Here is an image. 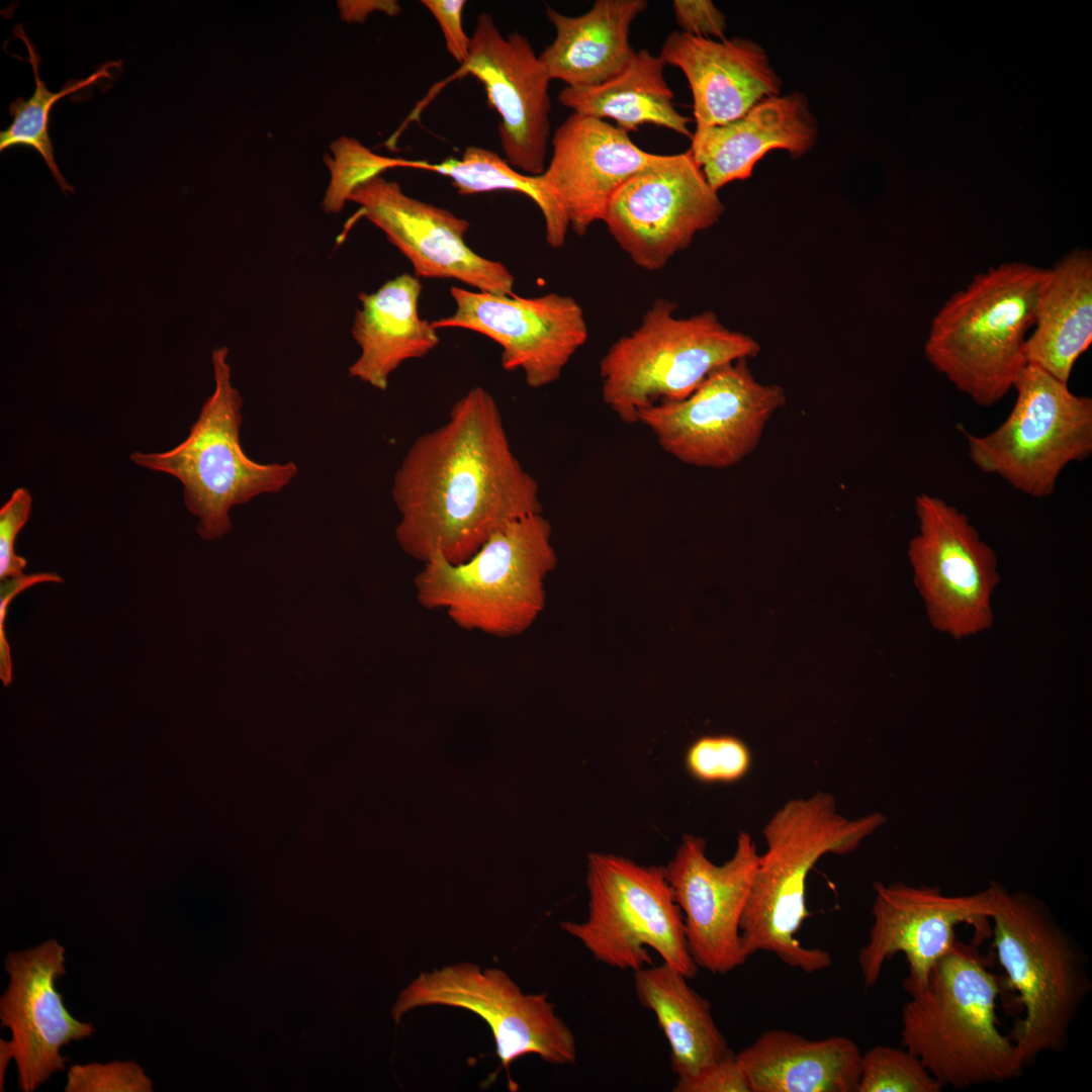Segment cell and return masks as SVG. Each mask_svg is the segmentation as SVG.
I'll return each instance as SVG.
<instances>
[{"label":"cell","instance_id":"obj_1","mask_svg":"<svg viewBox=\"0 0 1092 1092\" xmlns=\"http://www.w3.org/2000/svg\"><path fill=\"white\" fill-rule=\"evenodd\" d=\"M396 540L421 562L458 564L493 534L541 514L539 485L509 441L493 396L474 386L438 428L419 436L393 477Z\"/></svg>","mask_w":1092,"mask_h":1092},{"label":"cell","instance_id":"obj_2","mask_svg":"<svg viewBox=\"0 0 1092 1092\" xmlns=\"http://www.w3.org/2000/svg\"><path fill=\"white\" fill-rule=\"evenodd\" d=\"M886 821L880 812L849 819L838 813L834 796L826 792L789 800L777 810L763 828L766 850L759 855L740 921L745 956L771 952L806 973L830 967L828 951L806 947L796 937L810 916L808 874L824 854L854 851Z\"/></svg>","mask_w":1092,"mask_h":1092},{"label":"cell","instance_id":"obj_3","mask_svg":"<svg viewBox=\"0 0 1092 1092\" xmlns=\"http://www.w3.org/2000/svg\"><path fill=\"white\" fill-rule=\"evenodd\" d=\"M999 979L961 941L932 968L926 986L902 1007L904 1049L942 1087L968 1089L1017 1077L1013 1040L997 1027Z\"/></svg>","mask_w":1092,"mask_h":1092},{"label":"cell","instance_id":"obj_4","mask_svg":"<svg viewBox=\"0 0 1092 1092\" xmlns=\"http://www.w3.org/2000/svg\"><path fill=\"white\" fill-rule=\"evenodd\" d=\"M1048 270L1004 263L977 274L934 315L924 353L929 363L976 403L999 401L1026 366Z\"/></svg>","mask_w":1092,"mask_h":1092},{"label":"cell","instance_id":"obj_5","mask_svg":"<svg viewBox=\"0 0 1092 1092\" xmlns=\"http://www.w3.org/2000/svg\"><path fill=\"white\" fill-rule=\"evenodd\" d=\"M994 887L991 934L1007 982L1024 1010L1012 1039L1023 1070L1040 1054L1065 1048L1092 982L1087 956L1046 903L999 883Z\"/></svg>","mask_w":1092,"mask_h":1092},{"label":"cell","instance_id":"obj_6","mask_svg":"<svg viewBox=\"0 0 1092 1092\" xmlns=\"http://www.w3.org/2000/svg\"><path fill=\"white\" fill-rule=\"evenodd\" d=\"M551 538L541 513L503 528L462 563L435 556L415 578L418 602L463 630L518 636L545 607V580L557 564Z\"/></svg>","mask_w":1092,"mask_h":1092},{"label":"cell","instance_id":"obj_7","mask_svg":"<svg viewBox=\"0 0 1092 1092\" xmlns=\"http://www.w3.org/2000/svg\"><path fill=\"white\" fill-rule=\"evenodd\" d=\"M676 304L657 299L641 324L600 361L604 402L626 424L640 411L688 397L713 371L760 352L752 337L725 327L713 311L676 317Z\"/></svg>","mask_w":1092,"mask_h":1092},{"label":"cell","instance_id":"obj_8","mask_svg":"<svg viewBox=\"0 0 1092 1092\" xmlns=\"http://www.w3.org/2000/svg\"><path fill=\"white\" fill-rule=\"evenodd\" d=\"M228 347L212 351L213 393L203 403L186 439L165 452L130 454L136 465L177 478L184 504L199 519L196 531L207 541L232 530L230 510L261 493L282 490L297 473L293 462L259 463L240 441L243 398L231 381Z\"/></svg>","mask_w":1092,"mask_h":1092},{"label":"cell","instance_id":"obj_9","mask_svg":"<svg viewBox=\"0 0 1092 1092\" xmlns=\"http://www.w3.org/2000/svg\"><path fill=\"white\" fill-rule=\"evenodd\" d=\"M588 913L560 927L598 962L636 972L652 965L648 951L693 979L698 973L687 944L682 913L664 867H645L623 856L587 855Z\"/></svg>","mask_w":1092,"mask_h":1092},{"label":"cell","instance_id":"obj_10","mask_svg":"<svg viewBox=\"0 0 1092 1092\" xmlns=\"http://www.w3.org/2000/svg\"><path fill=\"white\" fill-rule=\"evenodd\" d=\"M1013 388L1016 400L997 429L984 436L965 433L969 456L983 472L1027 495L1046 497L1063 469L1092 452V399L1032 364Z\"/></svg>","mask_w":1092,"mask_h":1092},{"label":"cell","instance_id":"obj_11","mask_svg":"<svg viewBox=\"0 0 1092 1092\" xmlns=\"http://www.w3.org/2000/svg\"><path fill=\"white\" fill-rule=\"evenodd\" d=\"M786 401L780 385L759 382L742 359L713 371L688 397L640 411L637 423L678 461L724 469L756 449L765 426Z\"/></svg>","mask_w":1092,"mask_h":1092},{"label":"cell","instance_id":"obj_12","mask_svg":"<svg viewBox=\"0 0 1092 1092\" xmlns=\"http://www.w3.org/2000/svg\"><path fill=\"white\" fill-rule=\"evenodd\" d=\"M915 512L919 532L908 558L930 625L956 640L989 630L1000 582L994 550L967 515L937 496L917 495Z\"/></svg>","mask_w":1092,"mask_h":1092},{"label":"cell","instance_id":"obj_13","mask_svg":"<svg viewBox=\"0 0 1092 1092\" xmlns=\"http://www.w3.org/2000/svg\"><path fill=\"white\" fill-rule=\"evenodd\" d=\"M431 1005L463 1008L484 1019L510 1082L511 1064L526 1055L553 1065L576 1062L575 1036L547 994L524 993L500 969L481 971L477 965L460 963L421 973L400 991L391 1016L399 1023L406 1012Z\"/></svg>","mask_w":1092,"mask_h":1092},{"label":"cell","instance_id":"obj_14","mask_svg":"<svg viewBox=\"0 0 1092 1092\" xmlns=\"http://www.w3.org/2000/svg\"><path fill=\"white\" fill-rule=\"evenodd\" d=\"M725 205L690 150L664 155L627 180L604 217L609 233L639 267L663 268L697 233L716 224Z\"/></svg>","mask_w":1092,"mask_h":1092},{"label":"cell","instance_id":"obj_15","mask_svg":"<svg viewBox=\"0 0 1092 1092\" xmlns=\"http://www.w3.org/2000/svg\"><path fill=\"white\" fill-rule=\"evenodd\" d=\"M874 892L873 923L857 957L867 987L876 985L885 963L901 952L908 964L903 986L913 995L926 986L932 968L953 948L959 925L973 926L982 937L991 934L994 882L963 895L903 882L875 883Z\"/></svg>","mask_w":1092,"mask_h":1092},{"label":"cell","instance_id":"obj_16","mask_svg":"<svg viewBox=\"0 0 1092 1092\" xmlns=\"http://www.w3.org/2000/svg\"><path fill=\"white\" fill-rule=\"evenodd\" d=\"M450 294L454 313L432 326L469 330L493 340L502 348V367L522 370L531 388L557 381L588 337L583 309L568 295L521 297L458 286H452Z\"/></svg>","mask_w":1092,"mask_h":1092},{"label":"cell","instance_id":"obj_17","mask_svg":"<svg viewBox=\"0 0 1092 1092\" xmlns=\"http://www.w3.org/2000/svg\"><path fill=\"white\" fill-rule=\"evenodd\" d=\"M706 841L686 834L664 867L682 913L689 951L698 966L725 975L748 959L741 945L740 921L759 861L750 834L741 831L733 856L718 866L706 854Z\"/></svg>","mask_w":1092,"mask_h":1092},{"label":"cell","instance_id":"obj_18","mask_svg":"<svg viewBox=\"0 0 1092 1092\" xmlns=\"http://www.w3.org/2000/svg\"><path fill=\"white\" fill-rule=\"evenodd\" d=\"M465 75L482 83L499 116L505 160L526 174H542L550 139L551 78L529 39L519 31L504 35L491 15L480 13L468 58L455 76Z\"/></svg>","mask_w":1092,"mask_h":1092},{"label":"cell","instance_id":"obj_19","mask_svg":"<svg viewBox=\"0 0 1092 1092\" xmlns=\"http://www.w3.org/2000/svg\"><path fill=\"white\" fill-rule=\"evenodd\" d=\"M350 201L407 258L417 278L455 279L478 291L514 294L511 271L465 243L467 219L408 196L397 182L381 176L358 187Z\"/></svg>","mask_w":1092,"mask_h":1092},{"label":"cell","instance_id":"obj_20","mask_svg":"<svg viewBox=\"0 0 1092 1092\" xmlns=\"http://www.w3.org/2000/svg\"><path fill=\"white\" fill-rule=\"evenodd\" d=\"M5 970L10 981L0 999V1019L11 1030L6 1041L16 1062L18 1087L31 1092L65 1069L61 1049L89 1037L91 1023L67 1010L56 981L66 974L65 947L50 939L36 947L9 952Z\"/></svg>","mask_w":1092,"mask_h":1092},{"label":"cell","instance_id":"obj_21","mask_svg":"<svg viewBox=\"0 0 1092 1092\" xmlns=\"http://www.w3.org/2000/svg\"><path fill=\"white\" fill-rule=\"evenodd\" d=\"M551 144L543 176L578 236L604 220L611 198L627 180L664 156L638 148L617 125L574 112L555 129Z\"/></svg>","mask_w":1092,"mask_h":1092},{"label":"cell","instance_id":"obj_22","mask_svg":"<svg viewBox=\"0 0 1092 1092\" xmlns=\"http://www.w3.org/2000/svg\"><path fill=\"white\" fill-rule=\"evenodd\" d=\"M660 57L681 70L693 95L696 128L733 121L783 82L764 48L746 37L712 39L672 31Z\"/></svg>","mask_w":1092,"mask_h":1092},{"label":"cell","instance_id":"obj_23","mask_svg":"<svg viewBox=\"0 0 1092 1092\" xmlns=\"http://www.w3.org/2000/svg\"><path fill=\"white\" fill-rule=\"evenodd\" d=\"M818 138L819 122L807 96L793 91L762 99L733 121L696 128L689 150L718 192L733 181L750 178L766 153L783 150L800 159Z\"/></svg>","mask_w":1092,"mask_h":1092},{"label":"cell","instance_id":"obj_24","mask_svg":"<svg viewBox=\"0 0 1092 1092\" xmlns=\"http://www.w3.org/2000/svg\"><path fill=\"white\" fill-rule=\"evenodd\" d=\"M422 289L419 278L403 273L375 292L358 295L361 308L351 333L361 351L349 367L351 377L384 391L400 364L422 358L438 346L437 330L419 314Z\"/></svg>","mask_w":1092,"mask_h":1092},{"label":"cell","instance_id":"obj_25","mask_svg":"<svg viewBox=\"0 0 1092 1092\" xmlns=\"http://www.w3.org/2000/svg\"><path fill=\"white\" fill-rule=\"evenodd\" d=\"M736 1055L750 1092H856L862 1054L845 1036L769 1029Z\"/></svg>","mask_w":1092,"mask_h":1092},{"label":"cell","instance_id":"obj_26","mask_svg":"<svg viewBox=\"0 0 1092 1092\" xmlns=\"http://www.w3.org/2000/svg\"><path fill=\"white\" fill-rule=\"evenodd\" d=\"M648 7L646 0H597L579 16L547 6L555 37L539 55L551 80L568 87L602 84L620 74L635 55L630 28Z\"/></svg>","mask_w":1092,"mask_h":1092},{"label":"cell","instance_id":"obj_27","mask_svg":"<svg viewBox=\"0 0 1092 1092\" xmlns=\"http://www.w3.org/2000/svg\"><path fill=\"white\" fill-rule=\"evenodd\" d=\"M1091 342L1092 257L1076 249L1048 269L1026 340V362L1068 383Z\"/></svg>","mask_w":1092,"mask_h":1092},{"label":"cell","instance_id":"obj_28","mask_svg":"<svg viewBox=\"0 0 1092 1092\" xmlns=\"http://www.w3.org/2000/svg\"><path fill=\"white\" fill-rule=\"evenodd\" d=\"M634 987L639 1003L654 1014L668 1042L670 1069L677 1079L695 1076L731 1052L711 1003L681 973L664 963L646 966L634 972Z\"/></svg>","mask_w":1092,"mask_h":1092},{"label":"cell","instance_id":"obj_29","mask_svg":"<svg viewBox=\"0 0 1092 1092\" xmlns=\"http://www.w3.org/2000/svg\"><path fill=\"white\" fill-rule=\"evenodd\" d=\"M666 65L660 55L641 50L617 76L596 86H565L558 100L574 113L613 119L628 133L649 123L691 140V118L674 107L673 91L664 76Z\"/></svg>","mask_w":1092,"mask_h":1092},{"label":"cell","instance_id":"obj_30","mask_svg":"<svg viewBox=\"0 0 1092 1092\" xmlns=\"http://www.w3.org/2000/svg\"><path fill=\"white\" fill-rule=\"evenodd\" d=\"M418 169L450 178L461 195L514 191L528 196L543 215L547 244L554 249L564 245L569 222L543 173L521 174L495 152L480 147L466 148L460 159L450 157L440 163L419 161Z\"/></svg>","mask_w":1092,"mask_h":1092},{"label":"cell","instance_id":"obj_31","mask_svg":"<svg viewBox=\"0 0 1092 1092\" xmlns=\"http://www.w3.org/2000/svg\"><path fill=\"white\" fill-rule=\"evenodd\" d=\"M13 33L25 43L28 62L34 75L35 88L27 100L18 97L10 102L8 110L13 120L7 128L0 131V152L16 146L32 148L42 157L64 194L68 191L74 193V187L64 178L55 161L54 148L49 134L51 110L61 98L107 77V68H102L85 79L70 80L58 92L50 91L39 76L40 58L34 43L28 38L21 24L15 26Z\"/></svg>","mask_w":1092,"mask_h":1092},{"label":"cell","instance_id":"obj_32","mask_svg":"<svg viewBox=\"0 0 1092 1092\" xmlns=\"http://www.w3.org/2000/svg\"><path fill=\"white\" fill-rule=\"evenodd\" d=\"M330 149L333 157L325 155L324 161L331 173L322 206L328 213H339L350 201L354 191L392 168H416L417 161L388 158L373 153L359 141L340 136Z\"/></svg>","mask_w":1092,"mask_h":1092},{"label":"cell","instance_id":"obj_33","mask_svg":"<svg viewBox=\"0 0 1092 1092\" xmlns=\"http://www.w3.org/2000/svg\"><path fill=\"white\" fill-rule=\"evenodd\" d=\"M942 1088L904 1048L876 1045L861 1055L856 1092H940Z\"/></svg>","mask_w":1092,"mask_h":1092},{"label":"cell","instance_id":"obj_34","mask_svg":"<svg viewBox=\"0 0 1092 1092\" xmlns=\"http://www.w3.org/2000/svg\"><path fill=\"white\" fill-rule=\"evenodd\" d=\"M686 764L690 774L701 782L732 783L749 770L751 753L735 736H703L688 749Z\"/></svg>","mask_w":1092,"mask_h":1092},{"label":"cell","instance_id":"obj_35","mask_svg":"<svg viewBox=\"0 0 1092 1092\" xmlns=\"http://www.w3.org/2000/svg\"><path fill=\"white\" fill-rule=\"evenodd\" d=\"M65 1092H152V1081L133 1061L73 1065Z\"/></svg>","mask_w":1092,"mask_h":1092},{"label":"cell","instance_id":"obj_36","mask_svg":"<svg viewBox=\"0 0 1092 1092\" xmlns=\"http://www.w3.org/2000/svg\"><path fill=\"white\" fill-rule=\"evenodd\" d=\"M32 497L28 489L16 488L0 509V578L23 573L27 561L15 553V539L29 519Z\"/></svg>","mask_w":1092,"mask_h":1092},{"label":"cell","instance_id":"obj_37","mask_svg":"<svg viewBox=\"0 0 1092 1092\" xmlns=\"http://www.w3.org/2000/svg\"><path fill=\"white\" fill-rule=\"evenodd\" d=\"M674 1092H750L744 1070L732 1051L693 1077L676 1079Z\"/></svg>","mask_w":1092,"mask_h":1092},{"label":"cell","instance_id":"obj_38","mask_svg":"<svg viewBox=\"0 0 1092 1092\" xmlns=\"http://www.w3.org/2000/svg\"><path fill=\"white\" fill-rule=\"evenodd\" d=\"M672 9L680 31L712 39H724L727 17L710 0H673Z\"/></svg>","mask_w":1092,"mask_h":1092},{"label":"cell","instance_id":"obj_39","mask_svg":"<svg viewBox=\"0 0 1092 1092\" xmlns=\"http://www.w3.org/2000/svg\"><path fill=\"white\" fill-rule=\"evenodd\" d=\"M443 33L445 46L453 59L462 65L468 58L470 36L463 28L464 0H422Z\"/></svg>","mask_w":1092,"mask_h":1092},{"label":"cell","instance_id":"obj_40","mask_svg":"<svg viewBox=\"0 0 1092 1092\" xmlns=\"http://www.w3.org/2000/svg\"><path fill=\"white\" fill-rule=\"evenodd\" d=\"M63 578L57 573L40 572L33 574H21L1 580L0 585V678L4 686L12 681V660L10 647L5 635V619L7 610L13 598L22 590L41 582H62Z\"/></svg>","mask_w":1092,"mask_h":1092},{"label":"cell","instance_id":"obj_41","mask_svg":"<svg viewBox=\"0 0 1092 1092\" xmlns=\"http://www.w3.org/2000/svg\"><path fill=\"white\" fill-rule=\"evenodd\" d=\"M346 2L345 18L348 21H363L366 16L373 10H381L387 14L395 15L399 13L400 8L395 1H361V2Z\"/></svg>","mask_w":1092,"mask_h":1092}]
</instances>
